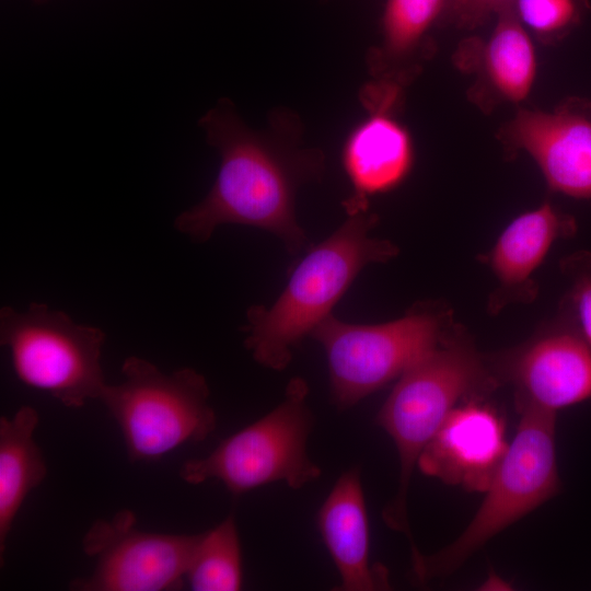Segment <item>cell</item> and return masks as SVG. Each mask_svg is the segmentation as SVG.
Segmentation results:
<instances>
[{
	"instance_id": "cell-2",
	"label": "cell",
	"mask_w": 591,
	"mask_h": 591,
	"mask_svg": "<svg viewBox=\"0 0 591 591\" xmlns=\"http://www.w3.org/2000/svg\"><path fill=\"white\" fill-rule=\"evenodd\" d=\"M344 208L347 219L306 253L274 304L248 308L244 346L263 367L285 370L293 348L332 314L359 273L398 254L391 241L369 236L378 216L369 211L368 201L349 197Z\"/></svg>"
},
{
	"instance_id": "cell-8",
	"label": "cell",
	"mask_w": 591,
	"mask_h": 591,
	"mask_svg": "<svg viewBox=\"0 0 591 591\" xmlns=\"http://www.w3.org/2000/svg\"><path fill=\"white\" fill-rule=\"evenodd\" d=\"M105 333L78 324L59 310L32 302L26 310H0V344L16 378L69 408L99 399L105 385L101 357Z\"/></svg>"
},
{
	"instance_id": "cell-22",
	"label": "cell",
	"mask_w": 591,
	"mask_h": 591,
	"mask_svg": "<svg viewBox=\"0 0 591 591\" xmlns=\"http://www.w3.org/2000/svg\"><path fill=\"white\" fill-rule=\"evenodd\" d=\"M514 0H448L441 21L472 30L512 8Z\"/></svg>"
},
{
	"instance_id": "cell-23",
	"label": "cell",
	"mask_w": 591,
	"mask_h": 591,
	"mask_svg": "<svg viewBox=\"0 0 591 591\" xmlns=\"http://www.w3.org/2000/svg\"><path fill=\"white\" fill-rule=\"evenodd\" d=\"M34 3H37V4H43L49 0H32Z\"/></svg>"
},
{
	"instance_id": "cell-18",
	"label": "cell",
	"mask_w": 591,
	"mask_h": 591,
	"mask_svg": "<svg viewBox=\"0 0 591 591\" xmlns=\"http://www.w3.org/2000/svg\"><path fill=\"white\" fill-rule=\"evenodd\" d=\"M37 410L20 407L12 417H0V560L14 520L27 495L42 484L47 465L34 439Z\"/></svg>"
},
{
	"instance_id": "cell-5",
	"label": "cell",
	"mask_w": 591,
	"mask_h": 591,
	"mask_svg": "<svg viewBox=\"0 0 591 591\" xmlns=\"http://www.w3.org/2000/svg\"><path fill=\"white\" fill-rule=\"evenodd\" d=\"M124 380L106 384L99 401L118 425L131 462H154L217 427L206 378L192 368L162 372L136 356L121 364Z\"/></svg>"
},
{
	"instance_id": "cell-7",
	"label": "cell",
	"mask_w": 591,
	"mask_h": 591,
	"mask_svg": "<svg viewBox=\"0 0 591 591\" xmlns=\"http://www.w3.org/2000/svg\"><path fill=\"white\" fill-rule=\"evenodd\" d=\"M451 312L419 304L382 324L346 323L327 316L311 333L326 355L332 403L339 410L398 379L452 328Z\"/></svg>"
},
{
	"instance_id": "cell-11",
	"label": "cell",
	"mask_w": 591,
	"mask_h": 591,
	"mask_svg": "<svg viewBox=\"0 0 591 591\" xmlns=\"http://www.w3.org/2000/svg\"><path fill=\"white\" fill-rule=\"evenodd\" d=\"M509 153L526 152L548 187L591 198V116L568 105L553 112L519 111L500 130Z\"/></svg>"
},
{
	"instance_id": "cell-4",
	"label": "cell",
	"mask_w": 591,
	"mask_h": 591,
	"mask_svg": "<svg viewBox=\"0 0 591 591\" xmlns=\"http://www.w3.org/2000/svg\"><path fill=\"white\" fill-rule=\"evenodd\" d=\"M519 414L517 431L471 522L443 548L410 558L418 583L452 575L493 537L560 491L556 414L534 408Z\"/></svg>"
},
{
	"instance_id": "cell-3",
	"label": "cell",
	"mask_w": 591,
	"mask_h": 591,
	"mask_svg": "<svg viewBox=\"0 0 591 591\" xmlns=\"http://www.w3.org/2000/svg\"><path fill=\"white\" fill-rule=\"evenodd\" d=\"M498 385L489 358L480 355L462 327L453 325L397 379L380 408L375 424L392 438L399 463L396 494L384 507L382 519L407 537L410 554L419 551L408 519V493L420 454L460 403L483 397Z\"/></svg>"
},
{
	"instance_id": "cell-9",
	"label": "cell",
	"mask_w": 591,
	"mask_h": 591,
	"mask_svg": "<svg viewBox=\"0 0 591 591\" xmlns=\"http://www.w3.org/2000/svg\"><path fill=\"white\" fill-rule=\"evenodd\" d=\"M201 533L141 531L135 513L123 509L96 520L82 540L83 553L95 559L93 572L69 584L74 591H173L185 576Z\"/></svg>"
},
{
	"instance_id": "cell-20",
	"label": "cell",
	"mask_w": 591,
	"mask_h": 591,
	"mask_svg": "<svg viewBox=\"0 0 591 591\" xmlns=\"http://www.w3.org/2000/svg\"><path fill=\"white\" fill-rule=\"evenodd\" d=\"M589 8L588 0H514L512 9L541 40H559L575 28Z\"/></svg>"
},
{
	"instance_id": "cell-6",
	"label": "cell",
	"mask_w": 591,
	"mask_h": 591,
	"mask_svg": "<svg viewBox=\"0 0 591 591\" xmlns=\"http://www.w3.org/2000/svg\"><path fill=\"white\" fill-rule=\"evenodd\" d=\"M308 396L306 381L290 379L274 409L222 440L208 455L184 462L181 478L190 485L216 479L234 496L273 483L300 489L316 480L322 470L306 450L315 421Z\"/></svg>"
},
{
	"instance_id": "cell-19",
	"label": "cell",
	"mask_w": 591,
	"mask_h": 591,
	"mask_svg": "<svg viewBox=\"0 0 591 591\" xmlns=\"http://www.w3.org/2000/svg\"><path fill=\"white\" fill-rule=\"evenodd\" d=\"M185 582L193 591L242 589V549L233 514L200 534L186 571Z\"/></svg>"
},
{
	"instance_id": "cell-17",
	"label": "cell",
	"mask_w": 591,
	"mask_h": 591,
	"mask_svg": "<svg viewBox=\"0 0 591 591\" xmlns=\"http://www.w3.org/2000/svg\"><path fill=\"white\" fill-rule=\"evenodd\" d=\"M448 0H386L381 42L368 57L374 80L404 88L420 71L432 47L429 32L441 21Z\"/></svg>"
},
{
	"instance_id": "cell-15",
	"label": "cell",
	"mask_w": 591,
	"mask_h": 591,
	"mask_svg": "<svg viewBox=\"0 0 591 591\" xmlns=\"http://www.w3.org/2000/svg\"><path fill=\"white\" fill-rule=\"evenodd\" d=\"M316 525L340 577L337 591L390 589L387 570L370 564V532L360 470L344 472L320 507Z\"/></svg>"
},
{
	"instance_id": "cell-12",
	"label": "cell",
	"mask_w": 591,
	"mask_h": 591,
	"mask_svg": "<svg viewBox=\"0 0 591 591\" xmlns=\"http://www.w3.org/2000/svg\"><path fill=\"white\" fill-rule=\"evenodd\" d=\"M483 397L460 403L419 456V471L468 491L484 493L508 449L505 424Z\"/></svg>"
},
{
	"instance_id": "cell-16",
	"label": "cell",
	"mask_w": 591,
	"mask_h": 591,
	"mask_svg": "<svg viewBox=\"0 0 591 591\" xmlns=\"http://www.w3.org/2000/svg\"><path fill=\"white\" fill-rule=\"evenodd\" d=\"M575 219L549 202L514 218L501 232L488 254V265L498 280L489 299L490 313L511 302H531L537 294L532 279L553 244L572 236Z\"/></svg>"
},
{
	"instance_id": "cell-10",
	"label": "cell",
	"mask_w": 591,
	"mask_h": 591,
	"mask_svg": "<svg viewBox=\"0 0 591 591\" xmlns=\"http://www.w3.org/2000/svg\"><path fill=\"white\" fill-rule=\"evenodd\" d=\"M514 389L517 410H558L591 399V347L564 317L525 344L489 359Z\"/></svg>"
},
{
	"instance_id": "cell-1",
	"label": "cell",
	"mask_w": 591,
	"mask_h": 591,
	"mask_svg": "<svg viewBox=\"0 0 591 591\" xmlns=\"http://www.w3.org/2000/svg\"><path fill=\"white\" fill-rule=\"evenodd\" d=\"M198 125L220 154L217 178L207 196L181 212L174 228L194 242H207L222 224H242L276 235L290 254L306 243L297 220L299 188L320 179L324 153L302 146V125L290 111H276L269 127L250 128L234 103L221 99Z\"/></svg>"
},
{
	"instance_id": "cell-13",
	"label": "cell",
	"mask_w": 591,
	"mask_h": 591,
	"mask_svg": "<svg viewBox=\"0 0 591 591\" xmlns=\"http://www.w3.org/2000/svg\"><path fill=\"white\" fill-rule=\"evenodd\" d=\"M360 99L368 116L348 135L341 162L354 187L351 196L368 199L396 188L408 176L414 146L407 128L394 115L401 93L363 88Z\"/></svg>"
},
{
	"instance_id": "cell-14",
	"label": "cell",
	"mask_w": 591,
	"mask_h": 591,
	"mask_svg": "<svg viewBox=\"0 0 591 591\" xmlns=\"http://www.w3.org/2000/svg\"><path fill=\"white\" fill-rule=\"evenodd\" d=\"M497 19L486 40L463 42L454 57L457 67L476 73L468 93L482 109L523 101L536 77L533 43L513 9L502 11Z\"/></svg>"
},
{
	"instance_id": "cell-21",
	"label": "cell",
	"mask_w": 591,
	"mask_h": 591,
	"mask_svg": "<svg viewBox=\"0 0 591 591\" xmlns=\"http://www.w3.org/2000/svg\"><path fill=\"white\" fill-rule=\"evenodd\" d=\"M571 288L564 315L591 347V253H576L564 262Z\"/></svg>"
}]
</instances>
